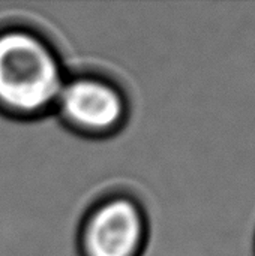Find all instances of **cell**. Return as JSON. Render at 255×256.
<instances>
[{
    "label": "cell",
    "instance_id": "4",
    "mask_svg": "<svg viewBox=\"0 0 255 256\" xmlns=\"http://www.w3.org/2000/svg\"><path fill=\"white\" fill-rule=\"evenodd\" d=\"M254 256H255V234H254Z\"/></svg>",
    "mask_w": 255,
    "mask_h": 256
},
{
    "label": "cell",
    "instance_id": "3",
    "mask_svg": "<svg viewBox=\"0 0 255 256\" xmlns=\"http://www.w3.org/2000/svg\"><path fill=\"white\" fill-rule=\"evenodd\" d=\"M59 99L65 116L90 130L110 129L123 111L119 94L96 81H75L60 92Z\"/></svg>",
    "mask_w": 255,
    "mask_h": 256
},
{
    "label": "cell",
    "instance_id": "1",
    "mask_svg": "<svg viewBox=\"0 0 255 256\" xmlns=\"http://www.w3.org/2000/svg\"><path fill=\"white\" fill-rule=\"evenodd\" d=\"M62 92L56 58L26 33L0 36V102L18 111H38Z\"/></svg>",
    "mask_w": 255,
    "mask_h": 256
},
{
    "label": "cell",
    "instance_id": "2",
    "mask_svg": "<svg viewBox=\"0 0 255 256\" xmlns=\"http://www.w3.org/2000/svg\"><path fill=\"white\" fill-rule=\"evenodd\" d=\"M141 218L126 201L110 202L101 208L87 230L90 256H132L141 240Z\"/></svg>",
    "mask_w": 255,
    "mask_h": 256
}]
</instances>
